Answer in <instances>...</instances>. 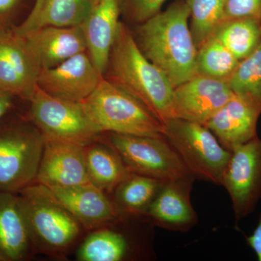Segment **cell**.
I'll return each instance as SVG.
<instances>
[{
  "instance_id": "6da1fadb",
  "label": "cell",
  "mask_w": 261,
  "mask_h": 261,
  "mask_svg": "<svg viewBox=\"0 0 261 261\" xmlns=\"http://www.w3.org/2000/svg\"><path fill=\"white\" fill-rule=\"evenodd\" d=\"M190 17L186 0H176L140 23L135 37L146 58L167 75L174 88L197 75V48Z\"/></svg>"
},
{
  "instance_id": "7a4b0ae2",
  "label": "cell",
  "mask_w": 261,
  "mask_h": 261,
  "mask_svg": "<svg viewBox=\"0 0 261 261\" xmlns=\"http://www.w3.org/2000/svg\"><path fill=\"white\" fill-rule=\"evenodd\" d=\"M103 76L140 101L163 124L173 118L174 87L167 75L146 58L132 33L121 22Z\"/></svg>"
},
{
  "instance_id": "3957f363",
  "label": "cell",
  "mask_w": 261,
  "mask_h": 261,
  "mask_svg": "<svg viewBox=\"0 0 261 261\" xmlns=\"http://www.w3.org/2000/svg\"><path fill=\"white\" fill-rule=\"evenodd\" d=\"M36 251L63 258L84 229L51 190L37 182L18 193Z\"/></svg>"
},
{
  "instance_id": "277c9868",
  "label": "cell",
  "mask_w": 261,
  "mask_h": 261,
  "mask_svg": "<svg viewBox=\"0 0 261 261\" xmlns=\"http://www.w3.org/2000/svg\"><path fill=\"white\" fill-rule=\"evenodd\" d=\"M101 133L165 137L166 126L140 101L102 77L82 102Z\"/></svg>"
},
{
  "instance_id": "5b68a950",
  "label": "cell",
  "mask_w": 261,
  "mask_h": 261,
  "mask_svg": "<svg viewBox=\"0 0 261 261\" xmlns=\"http://www.w3.org/2000/svg\"><path fill=\"white\" fill-rule=\"evenodd\" d=\"M165 126V137L195 178L221 185L231 152L205 125L172 118Z\"/></svg>"
},
{
  "instance_id": "8992f818",
  "label": "cell",
  "mask_w": 261,
  "mask_h": 261,
  "mask_svg": "<svg viewBox=\"0 0 261 261\" xmlns=\"http://www.w3.org/2000/svg\"><path fill=\"white\" fill-rule=\"evenodd\" d=\"M99 140L114 149L130 172L161 181L194 176L165 137L106 132Z\"/></svg>"
},
{
  "instance_id": "52a82bcc",
  "label": "cell",
  "mask_w": 261,
  "mask_h": 261,
  "mask_svg": "<svg viewBox=\"0 0 261 261\" xmlns=\"http://www.w3.org/2000/svg\"><path fill=\"white\" fill-rule=\"evenodd\" d=\"M29 101L31 120L44 140L86 146L102 135L82 102L53 97L38 86Z\"/></svg>"
},
{
  "instance_id": "ba28073f",
  "label": "cell",
  "mask_w": 261,
  "mask_h": 261,
  "mask_svg": "<svg viewBox=\"0 0 261 261\" xmlns=\"http://www.w3.org/2000/svg\"><path fill=\"white\" fill-rule=\"evenodd\" d=\"M44 145L35 126L0 128V192L18 193L35 183Z\"/></svg>"
},
{
  "instance_id": "9c48e42d",
  "label": "cell",
  "mask_w": 261,
  "mask_h": 261,
  "mask_svg": "<svg viewBox=\"0 0 261 261\" xmlns=\"http://www.w3.org/2000/svg\"><path fill=\"white\" fill-rule=\"evenodd\" d=\"M221 185L231 198L238 224L255 211L261 199V140L258 137L231 151Z\"/></svg>"
},
{
  "instance_id": "30bf717a",
  "label": "cell",
  "mask_w": 261,
  "mask_h": 261,
  "mask_svg": "<svg viewBox=\"0 0 261 261\" xmlns=\"http://www.w3.org/2000/svg\"><path fill=\"white\" fill-rule=\"evenodd\" d=\"M42 68L15 27L0 31V90L29 100Z\"/></svg>"
},
{
  "instance_id": "8fae6325",
  "label": "cell",
  "mask_w": 261,
  "mask_h": 261,
  "mask_svg": "<svg viewBox=\"0 0 261 261\" xmlns=\"http://www.w3.org/2000/svg\"><path fill=\"white\" fill-rule=\"evenodd\" d=\"M102 77L88 53L84 51L57 66L41 70L37 86L53 97L82 102L97 88Z\"/></svg>"
},
{
  "instance_id": "7c38bea8",
  "label": "cell",
  "mask_w": 261,
  "mask_h": 261,
  "mask_svg": "<svg viewBox=\"0 0 261 261\" xmlns=\"http://www.w3.org/2000/svg\"><path fill=\"white\" fill-rule=\"evenodd\" d=\"M233 95L225 81L195 75L175 87L173 118L205 125Z\"/></svg>"
},
{
  "instance_id": "4fadbf2b",
  "label": "cell",
  "mask_w": 261,
  "mask_h": 261,
  "mask_svg": "<svg viewBox=\"0 0 261 261\" xmlns=\"http://www.w3.org/2000/svg\"><path fill=\"white\" fill-rule=\"evenodd\" d=\"M194 176L163 182L142 219L168 231L187 232L198 223L191 202Z\"/></svg>"
},
{
  "instance_id": "5bb4252c",
  "label": "cell",
  "mask_w": 261,
  "mask_h": 261,
  "mask_svg": "<svg viewBox=\"0 0 261 261\" xmlns=\"http://www.w3.org/2000/svg\"><path fill=\"white\" fill-rule=\"evenodd\" d=\"M57 200L80 221L85 230L97 229L122 219L112 197L90 182L49 188Z\"/></svg>"
},
{
  "instance_id": "9a60e30c",
  "label": "cell",
  "mask_w": 261,
  "mask_h": 261,
  "mask_svg": "<svg viewBox=\"0 0 261 261\" xmlns=\"http://www.w3.org/2000/svg\"><path fill=\"white\" fill-rule=\"evenodd\" d=\"M117 222L93 230L81 244L76 253L77 260L123 261L141 257L151 258L154 254L152 238H132L130 233L117 228Z\"/></svg>"
},
{
  "instance_id": "2e32d148",
  "label": "cell",
  "mask_w": 261,
  "mask_h": 261,
  "mask_svg": "<svg viewBox=\"0 0 261 261\" xmlns=\"http://www.w3.org/2000/svg\"><path fill=\"white\" fill-rule=\"evenodd\" d=\"M84 147L63 141L44 140L36 182L48 188L88 183Z\"/></svg>"
},
{
  "instance_id": "e0dca14e",
  "label": "cell",
  "mask_w": 261,
  "mask_h": 261,
  "mask_svg": "<svg viewBox=\"0 0 261 261\" xmlns=\"http://www.w3.org/2000/svg\"><path fill=\"white\" fill-rule=\"evenodd\" d=\"M20 34L28 42L42 70L53 68L79 53L87 51L82 25L44 27Z\"/></svg>"
},
{
  "instance_id": "ac0fdd59",
  "label": "cell",
  "mask_w": 261,
  "mask_h": 261,
  "mask_svg": "<svg viewBox=\"0 0 261 261\" xmlns=\"http://www.w3.org/2000/svg\"><path fill=\"white\" fill-rule=\"evenodd\" d=\"M260 115L261 110L234 94L205 126L225 149L231 152L257 137Z\"/></svg>"
},
{
  "instance_id": "d6986e66",
  "label": "cell",
  "mask_w": 261,
  "mask_h": 261,
  "mask_svg": "<svg viewBox=\"0 0 261 261\" xmlns=\"http://www.w3.org/2000/svg\"><path fill=\"white\" fill-rule=\"evenodd\" d=\"M121 12L119 0H99L82 24L87 53L104 75L116 39Z\"/></svg>"
},
{
  "instance_id": "ffe728a7",
  "label": "cell",
  "mask_w": 261,
  "mask_h": 261,
  "mask_svg": "<svg viewBox=\"0 0 261 261\" xmlns=\"http://www.w3.org/2000/svg\"><path fill=\"white\" fill-rule=\"evenodd\" d=\"M36 252L18 193L0 192V257L27 260Z\"/></svg>"
},
{
  "instance_id": "44dd1931",
  "label": "cell",
  "mask_w": 261,
  "mask_h": 261,
  "mask_svg": "<svg viewBox=\"0 0 261 261\" xmlns=\"http://www.w3.org/2000/svg\"><path fill=\"white\" fill-rule=\"evenodd\" d=\"M84 153L89 181L109 195L130 172L114 149L99 138L84 146Z\"/></svg>"
},
{
  "instance_id": "7402d4cb",
  "label": "cell",
  "mask_w": 261,
  "mask_h": 261,
  "mask_svg": "<svg viewBox=\"0 0 261 261\" xmlns=\"http://www.w3.org/2000/svg\"><path fill=\"white\" fill-rule=\"evenodd\" d=\"M164 181L139 173H128L112 192L120 215L130 219L142 218Z\"/></svg>"
},
{
  "instance_id": "603a6c76",
  "label": "cell",
  "mask_w": 261,
  "mask_h": 261,
  "mask_svg": "<svg viewBox=\"0 0 261 261\" xmlns=\"http://www.w3.org/2000/svg\"><path fill=\"white\" fill-rule=\"evenodd\" d=\"M91 0H44L40 11L32 23L20 28L15 27L19 34H24L44 27H72L82 25L94 8Z\"/></svg>"
},
{
  "instance_id": "cb8c5ba5",
  "label": "cell",
  "mask_w": 261,
  "mask_h": 261,
  "mask_svg": "<svg viewBox=\"0 0 261 261\" xmlns=\"http://www.w3.org/2000/svg\"><path fill=\"white\" fill-rule=\"evenodd\" d=\"M239 61L252 54L261 44L260 20L240 18L224 20L213 34Z\"/></svg>"
},
{
  "instance_id": "d4e9b609",
  "label": "cell",
  "mask_w": 261,
  "mask_h": 261,
  "mask_svg": "<svg viewBox=\"0 0 261 261\" xmlns=\"http://www.w3.org/2000/svg\"><path fill=\"white\" fill-rule=\"evenodd\" d=\"M226 82L235 95L261 110V44L240 61Z\"/></svg>"
},
{
  "instance_id": "484cf974",
  "label": "cell",
  "mask_w": 261,
  "mask_h": 261,
  "mask_svg": "<svg viewBox=\"0 0 261 261\" xmlns=\"http://www.w3.org/2000/svg\"><path fill=\"white\" fill-rule=\"evenodd\" d=\"M240 61L222 43L212 36L197 48V75L227 82Z\"/></svg>"
},
{
  "instance_id": "4316f807",
  "label": "cell",
  "mask_w": 261,
  "mask_h": 261,
  "mask_svg": "<svg viewBox=\"0 0 261 261\" xmlns=\"http://www.w3.org/2000/svg\"><path fill=\"white\" fill-rule=\"evenodd\" d=\"M186 3L191 18L190 31L198 48L224 21V0H186Z\"/></svg>"
},
{
  "instance_id": "83f0119b",
  "label": "cell",
  "mask_w": 261,
  "mask_h": 261,
  "mask_svg": "<svg viewBox=\"0 0 261 261\" xmlns=\"http://www.w3.org/2000/svg\"><path fill=\"white\" fill-rule=\"evenodd\" d=\"M120 6L123 5L132 20L142 23L161 12L166 0H119Z\"/></svg>"
},
{
  "instance_id": "f1b7e54d",
  "label": "cell",
  "mask_w": 261,
  "mask_h": 261,
  "mask_svg": "<svg viewBox=\"0 0 261 261\" xmlns=\"http://www.w3.org/2000/svg\"><path fill=\"white\" fill-rule=\"evenodd\" d=\"M261 17V0H224V20Z\"/></svg>"
},
{
  "instance_id": "f546056e",
  "label": "cell",
  "mask_w": 261,
  "mask_h": 261,
  "mask_svg": "<svg viewBox=\"0 0 261 261\" xmlns=\"http://www.w3.org/2000/svg\"><path fill=\"white\" fill-rule=\"evenodd\" d=\"M23 0H0V31L9 29Z\"/></svg>"
},
{
  "instance_id": "4dcf8cb0",
  "label": "cell",
  "mask_w": 261,
  "mask_h": 261,
  "mask_svg": "<svg viewBox=\"0 0 261 261\" xmlns=\"http://www.w3.org/2000/svg\"><path fill=\"white\" fill-rule=\"evenodd\" d=\"M246 242L248 246L255 252L257 260L261 261V213L253 231L246 237Z\"/></svg>"
},
{
  "instance_id": "1f68e13d",
  "label": "cell",
  "mask_w": 261,
  "mask_h": 261,
  "mask_svg": "<svg viewBox=\"0 0 261 261\" xmlns=\"http://www.w3.org/2000/svg\"><path fill=\"white\" fill-rule=\"evenodd\" d=\"M13 97V94L0 90V121L12 108Z\"/></svg>"
},
{
  "instance_id": "d6a6232c",
  "label": "cell",
  "mask_w": 261,
  "mask_h": 261,
  "mask_svg": "<svg viewBox=\"0 0 261 261\" xmlns=\"http://www.w3.org/2000/svg\"><path fill=\"white\" fill-rule=\"evenodd\" d=\"M44 0H35L34 2V6L31 13H29V16L23 22L21 25H18L20 28H23V27H27L29 24L32 23L33 20L36 18L37 16L38 13L40 11L41 8H42L43 3H44Z\"/></svg>"
},
{
  "instance_id": "836d02e7",
  "label": "cell",
  "mask_w": 261,
  "mask_h": 261,
  "mask_svg": "<svg viewBox=\"0 0 261 261\" xmlns=\"http://www.w3.org/2000/svg\"><path fill=\"white\" fill-rule=\"evenodd\" d=\"M91 1H92V3H93L95 5L96 3H98V1H99V0H91Z\"/></svg>"
},
{
  "instance_id": "e575fe53",
  "label": "cell",
  "mask_w": 261,
  "mask_h": 261,
  "mask_svg": "<svg viewBox=\"0 0 261 261\" xmlns=\"http://www.w3.org/2000/svg\"><path fill=\"white\" fill-rule=\"evenodd\" d=\"M259 20H260V28H261V17L260 18H259Z\"/></svg>"
},
{
  "instance_id": "d590c367",
  "label": "cell",
  "mask_w": 261,
  "mask_h": 261,
  "mask_svg": "<svg viewBox=\"0 0 261 261\" xmlns=\"http://www.w3.org/2000/svg\"><path fill=\"white\" fill-rule=\"evenodd\" d=\"M0 261H3V259H2V257H0Z\"/></svg>"
}]
</instances>
